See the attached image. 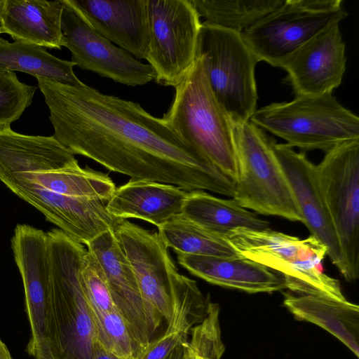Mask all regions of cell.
<instances>
[{"mask_svg":"<svg viewBox=\"0 0 359 359\" xmlns=\"http://www.w3.org/2000/svg\"><path fill=\"white\" fill-rule=\"evenodd\" d=\"M95 339L106 349L124 359H137L140 351L116 310L102 313L91 309Z\"/></svg>","mask_w":359,"mask_h":359,"instance_id":"obj_28","label":"cell"},{"mask_svg":"<svg viewBox=\"0 0 359 359\" xmlns=\"http://www.w3.org/2000/svg\"><path fill=\"white\" fill-rule=\"evenodd\" d=\"M128 259L145 302L168 323L172 316L171 290L177 271L156 231L121 219L113 229Z\"/></svg>","mask_w":359,"mask_h":359,"instance_id":"obj_15","label":"cell"},{"mask_svg":"<svg viewBox=\"0 0 359 359\" xmlns=\"http://www.w3.org/2000/svg\"><path fill=\"white\" fill-rule=\"evenodd\" d=\"M0 181L66 234L86 245L121 219L107 210L116 186L107 174L82 168L53 136L0 129Z\"/></svg>","mask_w":359,"mask_h":359,"instance_id":"obj_2","label":"cell"},{"mask_svg":"<svg viewBox=\"0 0 359 359\" xmlns=\"http://www.w3.org/2000/svg\"><path fill=\"white\" fill-rule=\"evenodd\" d=\"M53 137L74 155L90 158L132 180L228 196L233 181L161 118L140 104L83 84L38 79Z\"/></svg>","mask_w":359,"mask_h":359,"instance_id":"obj_1","label":"cell"},{"mask_svg":"<svg viewBox=\"0 0 359 359\" xmlns=\"http://www.w3.org/2000/svg\"><path fill=\"white\" fill-rule=\"evenodd\" d=\"M100 35L137 60L149 46L148 0H70Z\"/></svg>","mask_w":359,"mask_h":359,"instance_id":"obj_18","label":"cell"},{"mask_svg":"<svg viewBox=\"0 0 359 359\" xmlns=\"http://www.w3.org/2000/svg\"><path fill=\"white\" fill-rule=\"evenodd\" d=\"M341 4V0H285L241 34L258 62L280 67L319 32L348 15Z\"/></svg>","mask_w":359,"mask_h":359,"instance_id":"obj_9","label":"cell"},{"mask_svg":"<svg viewBox=\"0 0 359 359\" xmlns=\"http://www.w3.org/2000/svg\"><path fill=\"white\" fill-rule=\"evenodd\" d=\"M37 87L20 82L14 72H0V129L11 128L32 102Z\"/></svg>","mask_w":359,"mask_h":359,"instance_id":"obj_30","label":"cell"},{"mask_svg":"<svg viewBox=\"0 0 359 359\" xmlns=\"http://www.w3.org/2000/svg\"><path fill=\"white\" fill-rule=\"evenodd\" d=\"M250 121L303 151L320 149L326 153L359 140V118L332 93L296 96L289 102L270 104L256 109Z\"/></svg>","mask_w":359,"mask_h":359,"instance_id":"obj_7","label":"cell"},{"mask_svg":"<svg viewBox=\"0 0 359 359\" xmlns=\"http://www.w3.org/2000/svg\"><path fill=\"white\" fill-rule=\"evenodd\" d=\"M148 24L145 60L157 83L175 88L196 60L200 16L191 0H148Z\"/></svg>","mask_w":359,"mask_h":359,"instance_id":"obj_11","label":"cell"},{"mask_svg":"<svg viewBox=\"0 0 359 359\" xmlns=\"http://www.w3.org/2000/svg\"><path fill=\"white\" fill-rule=\"evenodd\" d=\"M226 238L241 257L280 274L286 289L299 295L346 300L339 280L323 272L327 248L313 236L300 239L269 228H238Z\"/></svg>","mask_w":359,"mask_h":359,"instance_id":"obj_4","label":"cell"},{"mask_svg":"<svg viewBox=\"0 0 359 359\" xmlns=\"http://www.w3.org/2000/svg\"><path fill=\"white\" fill-rule=\"evenodd\" d=\"M80 276L91 309L102 313L116 310L102 269L95 257L88 250L83 258Z\"/></svg>","mask_w":359,"mask_h":359,"instance_id":"obj_31","label":"cell"},{"mask_svg":"<svg viewBox=\"0 0 359 359\" xmlns=\"http://www.w3.org/2000/svg\"><path fill=\"white\" fill-rule=\"evenodd\" d=\"M272 147L288 180L302 223L326 247L327 255L345 278L340 243L320 189L316 165L287 144H277L273 139Z\"/></svg>","mask_w":359,"mask_h":359,"instance_id":"obj_17","label":"cell"},{"mask_svg":"<svg viewBox=\"0 0 359 359\" xmlns=\"http://www.w3.org/2000/svg\"><path fill=\"white\" fill-rule=\"evenodd\" d=\"M158 229L165 245L177 255L241 257L226 238L203 229L182 215L163 224Z\"/></svg>","mask_w":359,"mask_h":359,"instance_id":"obj_25","label":"cell"},{"mask_svg":"<svg viewBox=\"0 0 359 359\" xmlns=\"http://www.w3.org/2000/svg\"><path fill=\"white\" fill-rule=\"evenodd\" d=\"M189 336L180 332H166L153 339L137 359H182Z\"/></svg>","mask_w":359,"mask_h":359,"instance_id":"obj_32","label":"cell"},{"mask_svg":"<svg viewBox=\"0 0 359 359\" xmlns=\"http://www.w3.org/2000/svg\"><path fill=\"white\" fill-rule=\"evenodd\" d=\"M204 22L242 33L285 0H191Z\"/></svg>","mask_w":359,"mask_h":359,"instance_id":"obj_26","label":"cell"},{"mask_svg":"<svg viewBox=\"0 0 359 359\" xmlns=\"http://www.w3.org/2000/svg\"><path fill=\"white\" fill-rule=\"evenodd\" d=\"M182 359H203V358H201L199 357H197V356L190 353L189 351H187V350L186 349V346H185V353H184V357L182 358Z\"/></svg>","mask_w":359,"mask_h":359,"instance_id":"obj_35","label":"cell"},{"mask_svg":"<svg viewBox=\"0 0 359 359\" xmlns=\"http://www.w3.org/2000/svg\"><path fill=\"white\" fill-rule=\"evenodd\" d=\"M346 266V280L359 276V140L341 144L316 165Z\"/></svg>","mask_w":359,"mask_h":359,"instance_id":"obj_10","label":"cell"},{"mask_svg":"<svg viewBox=\"0 0 359 359\" xmlns=\"http://www.w3.org/2000/svg\"><path fill=\"white\" fill-rule=\"evenodd\" d=\"M72 61L59 59L45 48L22 41L10 43L0 37V72H22L69 86L84 83L75 75Z\"/></svg>","mask_w":359,"mask_h":359,"instance_id":"obj_24","label":"cell"},{"mask_svg":"<svg viewBox=\"0 0 359 359\" xmlns=\"http://www.w3.org/2000/svg\"><path fill=\"white\" fill-rule=\"evenodd\" d=\"M283 305L296 319L315 324L332 334L358 358V305L347 300L288 294Z\"/></svg>","mask_w":359,"mask_h":359,"instance_id":"obj_22","label":"cell"},{"mask_svg":"<svg viewBox=\"0 0 359 359\" xmlns=\"http://www.w3.org/2000/svg\"><path fill=\"white\" fill-rule=\"evenodd\" d=\"M1 33H4V30H3L2 23H1V21L0 19V34H1Z\"/></svg>","mask_w":359,"mask_h":359,"instance_id":"obj_36","label":"cell"},{"mask_svg":"<svg viewBox=\"0 0 359 359\" xmlns=\"http://www.w3.org/2000/svg\"><path fill=\"white\" fill-rule=\"evenodd\" d=\"M339 23L327 25L281 65L296 96L331 94L341 84L346 57Z\"/></svg>","mask_w":359,"mask_h":359,"instance_id":"obj_16","label":"cell"},{"mask_svg":"<svg viewBox=\"0 0 359 359\" xmlns=\"http://www.w3.org/2000/svg\"><path fill=\"white\" fill-rule=\"evenodd\" d=\"M182 215L203 229L226 238L233 229H264L269 223L236 200L215 197L204 191L187 192Z\"/></svg>","mask_w":359,"mask_h":359,"instance_id":"obj_23","label":"cell"},{"mask_svg":"<svg viewBox=\"0 0 359 359\" xmlns=\"http://www.w3.org/2000/svg\"><path fill=\"white\" fill-rule=\"evenodd\" d=\"M196 55L201 57L210 87L230 120L245 122L256 111L257 58L241 33L202 22Z\"/></svg>","mask_w":359,"mask_h":359,"instance_id":"obj_8","label":"cell"},{"mask_svg":"<svg viewBox=\"0 0 359 359\" xmlns=\"http://www.w3.org/2000/svg\"><path fill=\"white\" fill-rule=\"evenodd\" d=\"M219 306L210 302L205 318L190 331L186 349L203 359H222L225 346L222 339Z\"/></svg>","mask_w":359,"mask_h":359,"instance_id":"obj_29","label":"cell"},{"mask_svg":"<svg viewBox=\"0 0 359 359\" xmlns=\"http://www.w3.org/2000/svg\"><path fill=\"white\" fill-rule=\"evenodd\" d=\"M11 243L23 283L25 310L31 330L27 352L34 359H53L48 339L51 267L47 233L19 224Z\"/></svg>","mask_w":359,"mask_h":359,"instance_id":"obj_12","label":"cell"},{"mask_svg":"<svg viewBox=\"0 0 359 359\" xmlns=\"http://www.w3.org/2000/svg\"><path fill=\"white\" fill-rule=\"evenodd\" d=\"M62 0H2L0 19L4 33L15 41L61 49Z\"/></svg>","mask_w":359,"mask_h":359,"instance_id":"obj_21","label":"cell"},{"mask_svg":"<svg viewBox=\"0 0 359 359\" xmlns=\"http://www.w3.org/2000/svg\"><path fill=\"white\" fill-rule=\"evenodd\" d=\"M92 359H124L103 347L96 339L93 344Z\"/></svg>","mask_w":359,"mask_h":359,"instance_id":"obj_33","label":"cell"},{"mask_svg":"<svg viewBox=\"0 0 359 359\" xmlns=\"http://www.w3.org/2000/svg\"><path fill=\"white\" fill-rule=\"evenodd\" d=\"M86 245L98 261L115 308L141 353L153 340L162 316L144 300L133 269L113 229L98 235Z\"/></svg>","mask_w":359,"mask_h":359,"instance_id":"obj_14","label":"cell"},{"mask_svg":"<svg viewBox=\"0 0 359 359\" xmlns=\"http://www.w3.org/2000/svg\"><path fill=\"white\" fill-rule=\"evenodd\" d=\"M62 1V44L71 51L76 66L126 86H144L155 79L150 65L98 34L70 0Z\"/></svg>","mask_w":359,"mask_h":359,"instance_id":"obj_13","label":"cell"},{"mask_svg":"<svg viewBox=\"0 0 359 359\" xmlns=\"http://www.w3.org/2000/svg\"><path fill=\"white\" fill-rule=\"evenodd\" d=\"M51 267L48 339L53 359H92L95 340L81 282L86 249L59 229L46 232Z\"/></svg>","mask_w":359,"mask_h":359,"instance_id":"obj_3","label":"cell"},{"mask_svg":"<svg viewBox=\"0 0 359 359\" xmlns=\"http://www.w3.org/2000/svg\"><path fill=\"white\" fill-rule=\"evenodd\" d=\"M195 280L177 272L171 290L172 316L166 332H180L189 336L191 330L207 316L210 304Z\"/></svg>","mask_w":359,"mask_h":359,"instance_id":"obj_27","label":"cell"},{"mask_svg":"<svg viewBox=\"0 0 359 359\" xmlns=\"http://www.w3.org/2000/svg\"><path fill=\"white\" fill-rule=\"evenodd\" d=\"M177 261L191 274L216 285L248 293L273 292L286 289L280 274L243 257L177 255Z\"/></svg>","mask_w":359,"mask_h":359,"instance_id":"obj_20","label":"cell"},{"mask_svg":"<svg viewBox=\"0 0 359 359\" xmlns=\"http://www.w3.org/2000/svg\"><path fill=\"white\" fill-rule=\"evenodd\" d=\"M175 89L172 102L161 118L235 181L237 168L231 122L210 87L200 56L196 55Z\"/></svg>","mask_w":359,"mask_h":359,"instance_id":"obj_5","label":"cell"},{"mask_svg":"<svg viewBox=\"0 0 359 359\" xmlns=\"http://www.w3.org/2000/svg\"><path fill=\"white\" fill-rule=\"evenodd\" d=\"M0 359H12L6 346L0 339Z\"/></svg>","mask_w":359,"mask_h":359,"instance_id":"obj_34","label":"cell"},{"mask_svg":"<svg viewBox=\"0 0 359 359\" xmlns=\"http://www.w3.org/2000/svg\"><path fill=\"white\" fill-rule=\"evenodd\" d=\"M187 194L172 184L130 179L116 188L106 208L114 217L140 219L159 227L182 215Z\"/></svg>","mask_w":359,"mask_h":359,"instance_id":"obj_19","label":"cell"},{"mask_svg":"<svg viewBox=\"0 0 359 359\" xmlns=\"http://www.w3.org/2000/svg\"><path fill=\"white\" fill-rule=\"evenodd\" d=\"M231 122L237 168L233 198L259 214L302 222L288 180L273 149V138L250 121Z\"/></svg>","mask_w":359,"mask_h":359,"instance_id":"obj_6","label":"cell"}]
</instances>
